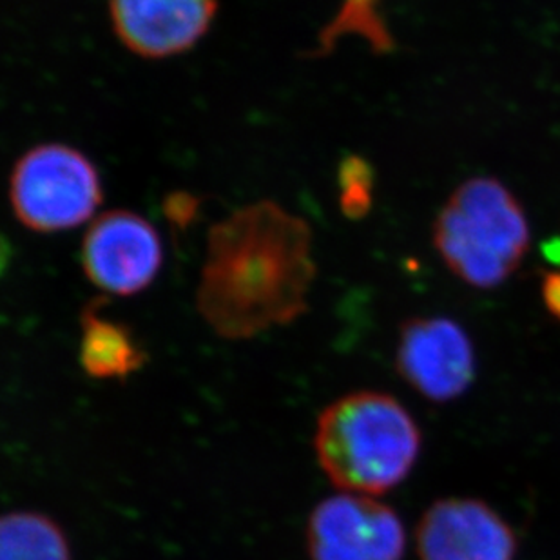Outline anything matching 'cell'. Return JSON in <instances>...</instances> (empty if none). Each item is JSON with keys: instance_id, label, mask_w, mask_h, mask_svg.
<instances>
[{"instance_id": "cell-10", "label": "cell", "mask_w": 560, "mask_h": 560, "mask_svg": "<svg viewBox=\"0 0 560 560\" xmlns=\"http://www.w3.org/2000/svg\"><path fill=\"white\" fill-rule=\"evenodd\" d=\"M104 298H96L80 314V365L93 380L122 381L140 371L148 354L126 323L102 314Z\"/></svg>"}, {"instance_id": "cell-13", "label": "cell", "mask_w": 560, "mask_h": 560, "mask_svg": "<svg viewBox=\"0 0 560 560\" xmlns=\"http://www.w3.org/2000/svg\"><path fill=\"white\" fill-rule=\"evenodd\" d=\"M374 170L361 156H347L339 165V192L345 217L365 218L374 200Z\"/></svg>"}, {"instance_id": "cell-3", "label": "cell", "mask_w": 560, "mask_h": 560, "mask_svg": "<svg viewBox=\"0 0 560 560\" xmlns=\"http://www.w3.org/2000/svg\"><path fill=\"white\" fill-rule=\"evenodd\" d=\"M529 244L526 212L512 190L490 176L460 184L434 223L439 256L476 289L502 285L518 269Z\"/></svg>"}, {"instance_id": "cell-1", "label": "cell", "mask_w": 560, "mask_h": 560, "mask_svg": "<svg viewBox=\"0 0 560 560\" xmlns=\"http://www.w3.org/2000/svg\"><path fill=\"white\" fill-rule=\"evenodd\" d=\"M316 270L307 220L254 201L209 229L196 308L220 338L253 339L307 312Z\"/></svg>"}, {"instance_id": "cell-6", "label": "cell", "mask_w": 560, "mask_h": 560, "mask_svg": "<svg viewBox=\"0 0 560 560\" xmlns=\"http://www.w3.org/2000/svg\"><path fill=\"white\" fill-rule=\"evenodd\" d=\"M80 261L88 280L107 294L135 296L159 276L164 250L153 223L137 212H102L82 240Z\"/></svg>"}, {"instance_id": "cell-14", "label": "cell", "mask_w": 560, "mask_h": 560, "mask_svg": "<svg viewBox=\"0 0 560 560\" xmlns=\"http://www.w3.org/2000/svg\"><path fill=\"white\" fill-rule=\"evenodd\" d=\"M198 201L186 192H173L165 200V214L173 223H187L190 218L195 217Z\"/></svg>"}, {"instance_id": "cell-2", "label": "cell", "mask_w": 560, "mask_h": 560, "mask_svg": "<svg viewBox=\"0 0 560 560\" xmlns=\"http://www.w3.org/2000/svg\"><path fill=\"white\" fill-rule=\"evenodd\" d=\"M314 450L334 487L374 498L410 476L421 450V432L396 397L352 392L319 413Z\"/></svg>"}, {"instance_id": "cell-8", "label": "cell", "mask_w": 560, "mask_h": 560, "mask_svg": "<svg viewBox=\"0 0 560 560\" xmlns=\"http://www.w3.org/2000/svg\"><path fill=\"white\" fill-rule=\"evenodd\" d=\"M421 560H515L517 539L492 508L476 499H443L419 521Z\"/></svg>"}, {"instance_id": "cell-15", "label": "cell", "mask_w": 560, "mask_h": 560, "mask_svg": "<svg viewBox=\"0 0 560 560\" xmlns=\"http://www.w3.org/2000/svg\"><path fill=\"white\" fill-rule=\"evenodd\" d=\"M540 294L548 312L560 322V272L557 270L542 272Z\"/></svg>"}, {"instance_id": "cell-4", "label": "cell", "mask_w": 560, "mask_h": 560, "mask_svg": "<svg viewBox=\"0 0 560 560\" xmlns=\"http://www.w3.org/2000/svg\"><path fill=\"white\" fill-rule=\"evenodd\" d=\"M102 196L93 162L66 143L35 145L11 171V209L35 233H62L90 222Z\"/></svg>"}, {"instance_id": "cell-7", "label": "cell", "mask_w": 560, "mask_h": 560, "mask_svg": "<svg viewBox=\"0 0 560 560\" xmlns=\"http://www.w3.org/2000/svg\"><path fill=\"white\" fill-rule=\"evenodd\" d=\"M396 369L421 396L448 402L474 383V345L465 328L450 317H413L399 328Z\"/></svg>"}, {"instance_id": "cell-11", "label": "cell", "mask_w": 560, "mask_h": 560, "mask_svg": "<svg viewBox=\"0 0 560 560\" xmlns=\"http://www.w3.org/2000/svg\"><path fill=\"white\" fill-rule=\"evenodd\" d=\"M0 560H71V548L55 518L16 510L0 521Z\"/></svg>"}, {"instance_id": "cell-5", "label": "cell", "mask_w": 560, "mask_h": 560, "mask_svg": "<svg viewBox=\"0 0 560 560\" xmlns=\"http://www.w3.org/2000/svg\"><path fill=\"white\" fill-rule=\"evenodd\" d=\"M311 560H401L407 535L392 508L371 495L338 493L308 515Z\"/></svg>"}, {"instance_id": "cell-9", "label": "cell", "mask_w": 560, "mask_h": 560, "mask_svg": "<svg viewBox=\"0 0 560 560\" xmlns=\"http://www.w3.org/2000/svg\"><path fill=\"white\" fill-rule=\"evenodd\" d=\"M217 8V0H109V19L131 54L160 60L195 48L209 32Z\"/></svg>"}, {"instance_id": "cell-12", "label": "cell", "mask_w": 560, "mask_h": 560, "mask_svg": "<svg viewBox=\"0 0 560 560\" xmlns=\"http://www.w3.org/2000/svg\"><path fill=\"white\" fill-rule=\"evenodd\" d=\"M380 4L381 0H343L338 15L319 33L312 57L319 59L332 54L334 46L345 35L365 38L374 54H392L396 49V40L381 15Z\"/></svg>"}]
</instances>
